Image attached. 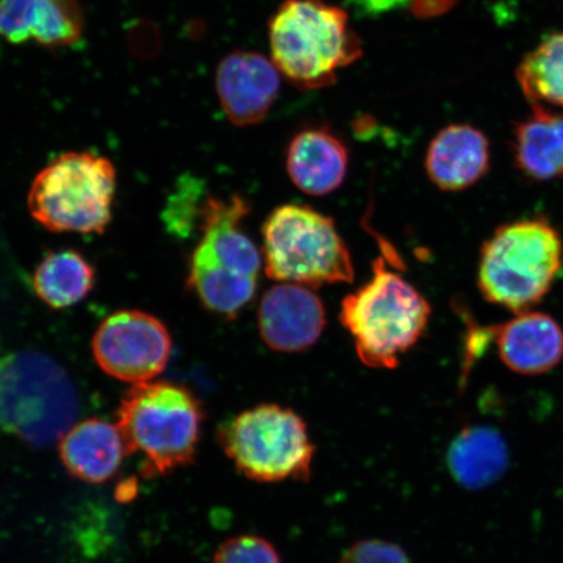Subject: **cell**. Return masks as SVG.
I'll list each match as a JSON object with an SVG mask.
<instances>
[{
  "label": "cell",
  "mask_w": 563,
  "mask_h": 563,
  "mask_svg": "<svg viewBox=\"0 0 563 563\" xmlns=\"http://www.w3.org/2000/svg\"><path fill=\"white\" fill-rule=\"evenodd\" d=\"M243 197H208L200 209L202 238L189 264L188 286L210 312L228 319L255 298L263 255L242 228Z\"/></svg>",
  "instance_id": "cell-1"
},
{
  "label": "cell",
  "mask_w": 563,
  "mask_h": 563,
  "mask_svg": "<svg viewBox=\"0 0 563 563\" xmlns=\"http://www.w3.org/2000/svg\"><path fill=\"white\" fill-rule=\"evenodd\" d=\"M563 267V241L543 216L505 223L482 246L477 286L485 300L512 313L531 311Z\"/></svg>",
  "instance_id": "cell-2"
},
{
  "label": "cell",
  "mask_w": 563,
  "mask_h": 563,
  "mask_svg": "<svg viewBox=\"0 0 563 563\" xmlns=\"http://www.w3.org/2000/svg\"><path fill=\"white\" fill-rule=\"evenodd\" d=\"M272 59L292 86L322 89L363 55L349 13L323 0H286L269 21Z\"/></svg>",
  "instance_id": "cell-3"
},
{
  "label": "cell",
  "mask_w": 563,
  "mask_h": 563,
  "mask_svg": "<svg viewBox=\"0 0 563 563\" xmlns=\"http://www.w3.org/2000/svg\"><path fill=\"white\" fill-rule=\"evenodd\" d=\"M372 272L367 284L343 299L340 320L364 365L393 369L424 335L432 309L384 258L375 260Z\"/></svg>",
  "instance_id": "cell-4"
},
{
  "label": "cell",
  "mask_w": 563,
  "mask_h": 563,
  "mask_svg": "<svg viewBox=\"0 0 563 563\" xmlns=\"http://www.w3.org/2000/svg\"><path fill=\"white\" fill-rule=\"evenodd\" d=\"M117 415L126 450L143 456L144 475H167L195 461L203 411L187 387L136 384L124 394Z\"/></svg>",
  "instance_id": "cell-5"
},
{
  "label": "cell",
  "mask_w": 563,
  "mask_h": 563,
  "mask_svg": "<svg viewBox=\"0 0 563 563\" xmlns=\"http://www.w3.org/2000/svg\"><path fill=\"white\" fill-rule=\"evenodd\" d=\"M79 396L65 369L38 352L0 356V429L33 446L66 434L79 413Z\"/></svg>",
  "instance_id": "cell-6"
},
{
  "label": "cell",
  "mask_w": 563,
  "mask_h": 563,
  "mask_svg": "<svg viewBox=\"0 0 563 563\" xmlns=\"http://www.w3.org/2000/svg\"><path fill=\"white\" fill-rule=\"evenodd\" d=\"M263 262L267 277L311 288L351 284V253L333 218L306 206L274 209L263 227Z\"/></svg>",
  "instance_id": "cell-7"
},
{
  "label": "cell",
  "mask_w": 563,
  "mask_h": 563,
  "mask_svg": "<svg viewBox=\"0 0 563 563\" xmlns=\"http://www.w3.org/2000/svg\"><path fill=\"white\" fill-rule=\"evenodd\" d=\"M224 454L246 478L257 483H308L317 452L299 413L263 404L224 421L218 429Z\"/></svg>",
  "instance_id": "cell-8"
},
{
  "label": "cell",
  "mask_w": 563,
  "mask_h": 563,
  "mask_svg": "<svg viewBox=\"0 0 563 563\" xmlns=\"http://www.w3.org/2000/svg\"><path fill=\"white\" fill-rule=\"evenodd\" d=\"M115 187V168L108 158L66 153L37 175L27 203L47 230L102 234L111 221Z\"/></svg>",
  "instance_id": "cell-9"
},
{
  "label": "cell",
  "mask_w": 563,
  "mask_h": 563,
  "mask_svg": "<svg viewBox=\"0 0 563 563\" xmlns=\"http://www.w3.org/2000/svg\"><path fill=\"white\" fill-rule=\"evenodd\" d=\"M172 336L156 317L140 311L111 314L98 328L93 354L108 375L122 382H151L166 368Z\"/></svg>",
  "instance_id": "cell-10"
},
{
  "label": "cell",
  "mask_w": 563,
  "mask_h": 563,
  "mask_svg": "<svg viewBox=\"0 0 563 563\" xmlns=\"http://www.w3.org/2000/svg\"><path fill=\"white\" fill-rule=\"evenodd\" d=\"M325 327V307L311 287L282 282L260 302V334L273 351L294 354L312 347Z\"/></svg>",
  "instance_id": "cell-11"
},
{
  "label": "cell",
  "mask_w": 563,
  "mask_h": 563,
  "mask_svg": "<svg viewBox=\"0 0 563 563\" xmlns=\"http://www.w3.org/2000/svg\"><path fill=\"white\" fill-rule=\"evenodd\" d=\"M279 69L264 55L234 52L217 69L216 87L224 114L236 126L262 123L276 103Z\"/></svg>",
  "instance_id": "cell-12"
},
{
  "label": "cell",
  "mask_w": 563,
  "mask_h": 563,
  "mask_svg": "<svg viewBox=\"0 0 563 563\" xmlns=\"http://www.w3.org/2000/svg\"><path fill=\"white\" fill-rule=\"evenodd\" d=\"M493 341L501 362L522 376L551 372L563 358V330L543 312L517 313L503 325L493 327Z\"/></svg>",
  "instance_id": "cell-13"
},
{
  "label": "cell",
  "mask_w": 563,
  "mask_h": 563,
  "mask_svg": "<svg viewBox=\"0 0 563 563\" xmlns=\"http://www.w3.org/2000/svg\"><path fill=\"white\" fill-rule=\"evenodd\" d=\"M490 144L482 130L471 124H449L428 146L429 180L445 192H461L481 181L490 170Z\"/></svg>",
  "instance_id": "cell-14"
},
{
  "label": "cell",
  "mask_w": 563,
  "mask_h": 563,
  "mask_svg": "<svg viewBox=\"0 0 563 563\" xmlns=\"http://www.w3.org/2000/svg\"><path fill=\"white\" fill-rule=\"evenodd\" d=\"M286 168L301 192L311 196L333 194L347 176V146L328 126H308L288 144Z\"/></svg>",
  "instance_id": "cell-15"
},
{
  "label": "cell",
  "mask_w": 563,
  "mask_h": 563,
  "mask_svg": "<svg viewBox=\"0 0 563 563\" xmlns=\"http://www.w3.org/2000/svg\"><path fill=\"white\" fill-rule=\"evenodd\" d=\"M59 453L68 473L82 482H109L129 454L118 426L88 419L70 427L60 439Z\"/></svg>",
  "instance_id": "cell-16"
},
{
  "label": "cell",
  "mask_w": 563,
  "mask_h": 563,
  "mask_svg": "<svg viewBox=\"0 0 563 563\" xmlns=\"http://www.w3.org/2000/svg\"><path fill=\"white\" fill-rule=\"evenodd\" d=\"M511 152L523 178L563 181V110L532 108L530 115L514 125Z\"/></svg>",
  "instance_id": "cell-17"
},
{
  "label": "cell",
  "mask_w": 563,
  "mask_h": 563,
  "mask_svg": "<svg viewBox=\"0 0 563 563\" xmlns=\"http://www.w3.org/2000/svg\"><path fill=\"white\" fill-rule=\"evenodd\" d=\"M450 474L471 490L489 487L509 466V450L503 435L489 427H467L450 443Z\"/></svg>",
  "instance_id": "cell-18"
},
{
  "label": "cell",
  "mask_w": 563,
  "mask_h": 563,
  "mask_svg": "<svg viewBox=\"0 0 563 563\" xmlns=\"http://www.w3.org/2000/svg\"><path fill=\"white\" fill-rule=\"evenodd\" d=\"M96 272L80 253L60 251L48 255L35 271L33 286L42 301L54 309L77 305L95 286Z\"/></svg>",
  "instance_id": "cell-19"
},
{
  "label": "cell",
  "mask_w": 563,
  "mask_h": 563,
  "mask_svg": "<svg viewBox=\"0 0 563 563\" xmlns=\"http://www.w3.org/2000/svg\"><path fill=\"white\" fill-rule=\"evenodd\" d=\"M516 76L531 108H563V31L548 35L527 53Z\"/></svg>",
  "instance_id": "cell-20"
},
{
  "label": "cell",
  "mask_w": 563,
  "mask_h": 563,
  "mask_svg": "<svg viewBox=\"0 0 563 563\" xmlns=\"http://www.w3.org/2000/svg\"><path fill=\"white\" fill-rule=\"evenodd\" d=\"M84 31L79 0H33L31 38L47 47L76 44Z\"/></svg>",
  "instance_id": "cell-21"
},
{
  "label": "cell",
  "mask_w": 563,
  "mask_h": 563,
  "mask_svg": "<svg viewBox=\"0 0 563 563\" xmlns=\"http://www.w3.org/2000/svg\"><path fill=\"white\" fill-rule=\"evenodd\" d=\"M213 563H282L279 553L269 540L242 534L224 541Z\"/></svg>",
  "instance_id": "cell-22"
},
{
  "label": "cell",
  "mask_w": 563,
  "mask_h": 563,
  "mask_svg": "<svg viewBox=\"0 0 563 563\" xmlns=\"http://www.w3.org/2000/svg\"><path fill=\"white\" fill-rule=\"evenodd\" d=\"M33 0H0V35L12 44L31 41Z\"/></svg>",
  "instance_id": "cell-23"
},
{
  "label": "cell",
  "mask_w": 563,
  "mask_h": 563,
  "mask_svg": "<svg viewBox=\"0 0 563 563\" xmlns=\"http://www.w3.org/2000/svg\"><path fill=\"white\" fill-rule=\"evenodd\" d=\"M341 563H410L398 545L385 541H361L347 549Z\"/></svg>",
  "instance_id": "cell-24"
},
{
  "label": "cell",
  "mask_w": 563,
  "mask_h": 563,
  "mask_svg": "<svg viewBox=\"0 0 563 563\" xmlns=\"http://www.w3.org/2000/svg\"><path fill=\"white\" fill-rule=\"evenodd\" d=\"M357 16L377 18L404 9L411 0H346Z\"/></svg>",
  "instance_id": "cell-25"
},
{
  "label": "cell",
  "mask_w": 563,
  "mask_h": 563,
  "mask_svg": "<svg viewBox=\"0 0 563 563\" xmlns=\"http://www.w3.org/2000/svg\"><path fill=\"white\" fill-rule=\"evenodd\" d=\"M460 0H411L410 11L419 20L434 19L452 11Z\"/></svg>",
  "instance_id": "cell-26"
}]
</instances>
